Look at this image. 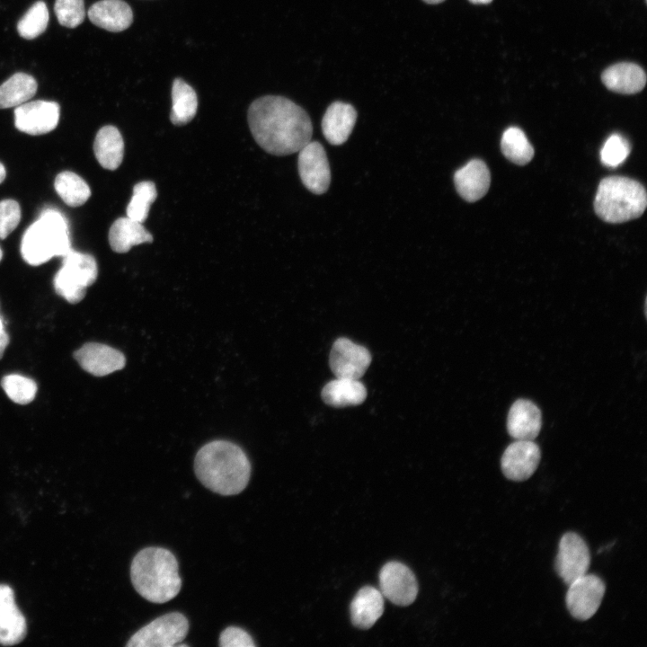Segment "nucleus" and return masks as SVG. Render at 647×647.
Returning <instances> with one entry per match:
<instances>
[{
	"instance_id": "obj_10",
	"label": "nucleus",
	"mask_w": 647,
	"mask_h": 647,
	"mask_svg": "<svg viewBox=\"0 0 647 647\" xmlns=\"http://www.w3.org/2000/svg\"><path fill=\"white\" fill-rule=\"evenodd\" d=\"M298 173L305 187L315 194L324 193L331 182L329 162L324 146L309 141L298 151Z\"/></svg>"
},
{
	"instance_id": "obj_40",
	"label": "nucleus",
	"mask_w": 647,
	"mask_h": 647,
	"mask_svg": "<svg viewBox=\"0 0 647 647\" xmlns=\"http://www.w3.org/2000/svg\"><path fill=\"white\" fill-rule=\"evenodd\" d=\"M423 1L427 4H439V3L443 2L444 0H423Z\"/></svg>"
},
{
	"instance_id": "obj_6",
	"label": "nucleus",
	"mask_w": 647,
	"mask_h": 647,
	"mask_svg": "<svg viewBox=\"0 0 647 647\" xmlns=\"http://www.w3.org/2000/svg\"><path fill=\"white\" fill-rule=\"evenodd\" d=\"M97 275L94 257L70 248L54 277L55 291L68 303L76 304L84 297L86 288L95 282Z\"/></svg>"
},
{
	"instance_id": "obj_11",
	"label": "nucleus",
	"mask_w": 647,
	"mask_h": 647,
	"mask_svg": "<svg viewBox=\"0 0 647 647\" xmlns=\"http://www.w3.org/2000/svg\"><path fill=\"white\" fill-rule=\"evenodd\" d=\"M380 592L397 606L412 604L418 593V584L413 572L403 563L389 562L379 572Z\"/></svg>"
},
{
	"instance_id": "obj_41",
	"label": "nucleus",
	"mask_w": 647,
	"mask_h": 647,
	"mask_svg": "<svg viewBox=\"0 0 647 647\" xmlns=\"http://www.w3.org/2000/svg\"><path fill=\"white\" fill-rule=\"evenodd\" d=\"M4 331V322L0 315V333L3 332Z\"/></svg>"
},
{
	"instance_id": "obj_38",
	"label": "nucleus",
	"mask_w": 647,
	"mask_h": 647,
	"mask_svg": "<svg viewBox=\"0 0 647 647\" xmlns=\"http://www.w3.org/2000/svg\"><path fill=\"white\" fill-rule=\"evenodd\" d=\"M6 172L4 164L0 163V183H2L5 178Z\"/></svg>"
},
{
	"instance_id": "obj_26",
	"label": "nucleus",
	"mask_w": 647,
	"mask_h": 647,
	"mask_svg": "<svg viewBox=\"0 0 647 647\" xmlns=\"http://www.w3.org/2000/svg\"><path fill=\"white\" fill-rule=\"evenodd\" d=\"M38 89L33 76L15 73L0 84V109L17 107L32 98Z\"/></svg>"
},
{
	"instance_id": "obj_2",
	"label": "nucleus",
	"mask_w": 647,
	"mask_h": 647,
	"mask_svg": "<svg viewBox=\"0 0 647 647\" xmlns=\"http://www.w3.org/2000/svg\"><path fill=\"white\" fill-rule=\"evenodd\" d=\"M194 472L208 490L225 496L238 494L247 486L251 464L244 450L227 440H213L196 454Z\"/></svg>"
},
{
	"instance_id": "obj_17",
	"label": "nucleus",
	"mask_w": 647,
	"mask_h": 647,
	"mask_svg": "<svg viewBox=\"0 0 647 647\" xmlns=\"http://www.w3.org/2000/svg\"><path fill=\"white\" fill-rule=\"evenodd\" d=\"M542 415L531 401L518 399L511 405L507 418L509 434L516 440H533L541 430Z\"/></svg>"
},
{
	"instance_id": "obj_4",
	"label": "nucleus",
	"mask_w": 647,
	"mask_h": 647,
	"mask_svg": "<svg viewBox=\"0 0 647 647\" xmlns=\"http://www.w3.org/2000/svg\"><path fill=\"white\" fill-rule=\"evenodd\" d=\"M70 248L66 217L54 208H47L24 232L21 253L28 264L38 266L54 256L63 257Z\"/></svg>"
},
{
	"instance_id": "obj_3",
	"label": "nucleus",
	"mask_w": 647,
	"mask_h": 647,
	"mask_svg": "<svg viewBox=\"0 0 647 647\" xmlns=\"http://www.w3.org/2000/svg\"><path fill=\"white\" fill-rule=\"evenodd\" d=\"M174 554L163 547L140 550L130 565V579L136 591L145 599L162 604L181 590L182 580Z\"/></svg>"
},
{
	"instance_id": "obj_31",
	"label": "nucleus",
	"mask_w": 647,
	"mask_h": 647,
	"mask_svg": "<svg viewBox=\"0 0 647 647\" xmlns=\"http://www.w3.org/2000/svg\"><path fill=\"white\" fill-rule=\"evenodd\" d=\"M49 23V11L43 1L33 4L17 23L21 37L33 40L45 31Z\"/></svg>"
},
{
	"instance_id": "obj_18",
	"label": "nucleus",
	"mask_w": 647,
	"mask_h": 647,
	"mask_svg": "<svg viewBox=\"0 0 647 647\" xmlns=\"http://www.w3.org/2000/svg\"><path fill=\"white\" fill-rule=\"evenodd\" d=\"M454 183L457 193L465 200L474 202L489 190L490 171L483 161L473 159L455 173Z\"/></svg>"
},
{
	"instance_id": "obj_23",
	"label": "nucleus",
	"mask_w": 647,
	"mask_h": 647,
	"mask_svg": "<svg viewBox=\"0 0 647 647\" xmlns=\"http://www.w3.org/2000/svg\"><path fill=\"white\" fill-rule=\"evenodd\" d=\"M150 242H153V235L142 223L129 217L116 219L109 231L111 248L119 253L129 252L134 245Z\"/></svg>"
},
{
	"instance_id": "obj_14",
	"label": "nucleus",
	"mask_w": 647,
	"mask_h": 647,
	"mask_svg": "<svg viewBox=\"0 0 647 647\" xmlns=\"http://www.w3.org/2000/svg\"><path fill=\"white\" fill-rule=\"evenodd\" d=\"M540 457V448L533 440H516L501 456L502 473L512 481L527 480L536 470Z\"/></svg>"
},
{
	"instance_id": "obj_30",
	"label": "nucleus",
	"mask_w": 647,
	"mask_h": 647,
	"mask_svg": "<svg viewBox=\"0 0 647 647\" xmlns=\"http://www.w3.org/2000/svg\"><path fill=\"white\" fill-rule=\"evenodd\" d=\"M157 191L153 182L143 181L133 188L132 197L127 206V217L143 223L149 212L151 204L155 200Z\"/></svg>"
},
{
	"instance_id": "obj_39",
	"label": "nucleus",
	"mask_w": 647,
	"mask_h": 647,
	"mask_svg": "<svg viewBox=\"0 0 647 647\" xmlns=\"http://www.w3.org/2000/svg\"><path fill=\"white\" fill-rule=\"evenodd\" d=\"M469 1L475 4H486L491 3L492 0H469Z\"/></svg>"
},
{
	"instance_id": "obj_21",
	"label": "nucleus",
	"mask_w": 647,
	"mask_h": 647,
	"mask_svg": "<svg viewBox=\"0 0 647 647\" xmlns=\"http://www.w3.org/2000/svg\"><path fill=\"white\" fill-rule=\"evenodd\" d=\"M601 79L608 90L623 94L636 93L646 84L644 70L630 62H621L607 67L602 73Z\"/></svg>"
},
{
	"instance_id": "obj_25",
	"label": "nucleus",
	"mask_w": 647,
	"mask_h": 647,
	"mask_svg": "<svg viewBox=\"0 0 647 647\" xmlns=\"http://www.w3.org/2000/svg\"><path fill=\"white\" fill-rule=\"evenodd\" d=\"M367 397V389L359 379L336 377L322 390L324 402L333 407L360 404Z\"/></svg>"
},
{
	"instance_id": "obj_33",
	"label": "nucleus",
	"mask_w": 647,
	"mask_h": 647,
	"mask_svg": "<svg viewBox=\"0 0 647 647\" xmlns=\"http://www.w3.org/2000/svg\"><path fill=\"white\" fill-rule=\"evenodd\" d=\"M54 11L58 22L67 28L77 27L85 17L84 0H56Z\"/></svg>"
},
{
	"instance_id": "obj_36",
	"label": "nucleus",
	"mask_w": 647,
	"mask_h": 647,
	"mask_svg": "<svg viewBox=\"0 0 647 647\" xmlns=\"http://www.w3.org/2000/svg\"><path fill=\"white\" fill-rule=\"evenodd\" d=\"M221 647H254L252 636L244 629L236 626L226 627L219 635Z\"/></svg>"
},
{
	"instance_id": "obj_12",
	"label": "nucleus",
	"mask_w": 647,
	"mask_h": 647,
	"mask_svg": "<svg viewBox=\"0 0 647 647\" xmlns=\"http://www.w3.org/2000/svg\"><path fill=\"white\" fill-rule=\"evenodd\" d=\"M59 113L56 102H26L15 107L14 125L18 130L31 136L46 134L58 126Z\"/></svg>"
},
{
	"instance_id": "obj_1",
	"label": "nucleus",
	"mask_w": 647,
	"mask_h": 647,
	"mask_svg": "<svg viewBox=\"0 0 647 647\" xmlns=\"http://www.w3.org/2000/svg\"><path fill=\"white\" fill-rule=\"evenodd\" d=\"M248 124L256 143L274 155L298 152L311 141L313 126L306 111L276 95L256 99L248 109Z\"/></svg>"
},
{
	"instance_id": "obj_13",
	"label": "nucleus",
	"mask_w": 647,
	"mask_h": 647,
	"mask_svg": "<svg viewBox=\"0 0 647 647\" xmlns=\"http://www.w3.org/2000/svg\"><path fill=\"white\" fill-rule=\"evenodd\" d=\"M371 362L369 351L347 338L337 339L330 353V368L336 377L359 379Z\"/></svg>"
},
{
	"instance_id": "obj_32",
	"label": "nucleus",
	"mask_w": 647,
	"mask_h": 647,
	"mask_svg": "<svg viewBox=\"0 0 647 647\" xmlns=\"http://www.w3.org/2000/svg\"><path fill=\"white\" fill-rule=\"evenodd\" d=\"M1 386L6 395L18 404L31 403L37 393L35 381L18 374L4 376L1 380Z\"/></svg>"
},
{
	"instance_id": "obj_19",
	"label": "nucleus",
	"mask_w": 647,
	"mask_h": 647,
	"mask_svg": "<svg viewBox=\"0 0 647 647\" xmlns=\"http://www.w3.org/2000/svg\"><path fill=\"white\" fill-rule=\"evenodd\" d=\"M357 120V111L349 103L332 102L322 120V131L332 145H341L347 141Z\"/></svg>"
},
{
	"instance_id": "obj_37",
	"label": "nucleus",
	"mask_w": 647,
	"mask_h": 647,
	"mask_svg": "<svg viewBox=\"0 0 647 647\" xmlns=\"http://www.w3.org/2000/svg\"><path fill=\"white\" fill-rule=\"evenodd\" d=\"M9 344V335L5 331L0 333V359H2L4 352Z\"/></svg>"
},
{
	"instance_id": "obj_27",
	"label": "nucleus",
	"mask_w": 647,
	"mask_h": 647,
	"mask_svg": "<svg viewBox=\"0 0 647 647\" xmlns=\"http://www.w3.org/2000/svg\"><path fill=\"white\" fill-rule=\"evenodd\" d=\"M172 110L170 120L173 124L182 126L196 115L198 98L193 88L181 78H176L172 86Z\"/></svg>"
},
{
	"instance_id": "obj_35",
	"label": "nucleus",
	"mask_w": 647,
	"mask_h": 647,
	"mask_svg": "<svg viewBox=\"0 0 647 647\" xmlns=\"http://www.w3.org/2000/svg\"><path fill=\"white\" fill-rule=\"evenodd\" d=\"M21 220V208L13 199L0 201V239L7 237Z\"/></svg>"
},
{
	"instance_id": "obj_16",
	"label": "nucleus",
	"mask_w": 647,
	"mask_h": 647,
	"mask_svg": "<svg viewBox=\"0 0 647 647\" xmlns=\"http://www.w3.org/2000/svg\"><path fill=\"white\" fill-rule=\"evenodd\" d=\"M26 634V619L16 606L13 589L9 585L0 584V644H18Z\"/></svg>"
},
{
	"instance_id": "obj_8",
	"label": "nucleus",
	"mask_w": 647,
	"mask_h": 647,
	"mask_svg": "<svg viewBox=\"0 0 647 647\" xmlns=\"http://www.w3.org/2000/svg\"><path fill=\"white\" fill-rule=\"evenodd\" d=\"M566 607L576 619L585 621L598 611L603 599L606 587L597 575L584 574L568 585Z\"/></svg>"
},
{
	"instance_id": "obj_22",
	"label": "nucleus",
	"mask_w": 647,
	"mask_h": 647,
	"mask_svg": "<svg viewBox=\"0 0 647 647\" xmlns=\"http://www.w3.org/2000/svg\"><path fill=\"white\" fill-rule=\"evenodd\" d=\"M352 624L360 629H368L384 611V596L380 590L366 586L361 588L350 603Z\"/></svg>"
},
{
	"instance_id": "obj_7",
	"label": "nucleus",
	"mask_w": 647,
	"mask_h": 647,
	"mask_svg": "<svg viewBox=\"0 0 647 647\" xmlns=\"http://www.w3.org/2000/svg\"><path fill=\"white\" fill-rule=\"evenodd\" d=\"M187 617L180 612L163 615L137 631L127 647H173L186 637Z\"/></svg>"
},
{
	"instance_id": "obj_15",
	"label": "nucleus",
	"mask_w": 647,
	"mask_h": 647,
	"mask_svg": "<svg viewBox=\"0 0 647 647\" xmlns=\"http://www.w3.org/2000/svg\"><path fill=\"white\" fill-rule=\"evenodd\" d=\"M75 359L86 372L103 377L124 368L126 359L118 350L108 345L88 342L73 354Z\"/></svg>"
},
{
	"instance_id": "obj_28",
	"label": "nucleus",
	"mask_w": 647,
	"mask_h": 647,
	"mask_svg": "<svg viewBox=\"0 0 647 647\" xmlns=\"http://www.w3.org/2000/svg\"><path fill=\"white\" fill-rule=\"evenodd\" d=\"M54 187L62 200L70 207L82 206L91 196V190L84 180L69 171L57 175Z\"/></svg>"
},
{
	"instance_id": "obj_34",
	"label": "nucleus",
	"mask_w": 647,
	"mask_h": 647,
	"mask_svg": "<svg viewBox=\"0 0 647 647\" xmlns=\"http://www.w3.org/2000/svg\"><path fill=\"white\" fill-rule=\"evenodd\" d=\"M631 147L629 142L620 134L611 135L600 151L601 162L609 167L621 164L628 156Z\"/></svg>"
},
{
	"instance_id": "obj_5",
	"label": "nucleus",
	"mask_w": 647,
	"mask_h": 647,
	"mask_svg": "<svg viewBox=\"0 0 647 647\" xmlns=\"http://www.w3.org/2000/svg\"><path fill=\"white\" fill-rule=\"evenodd\" d=\"M646 204V191L640 182L627 177L609 176L598 184L594 209L599 218L616 224L640 217Z\"/></svg>"
},
{
	"instance_id": "obj_42",
	"label": "nucleus",
	"mask_w": 647,
	"mask_h": 647,
	"mask_svg": "<svg viewBox=\"0 0 647 647\" xmlns=\"http://www.w3.org/2000/svg\"><path fill=\"white\" fill-rule=\"evenodd\" d=\"M2 256H3V253H2V250H1V248H0V261H1V259H2Z\"/></svg>"
},
{
	"instance_id": "obj_20",
	"label": "nucleus",
	"mask_w": 647,
	"mask_h": 647,
	"mask_svg": "<svg viewBox=\"0 0 647 647\" xmlns=\"http://www.w3.org/2000/svg\"><path fill=\"white\" fill-rule=\"evenodd\" d=\"M88 18L94 25L109 31L128 29L133 21L130 6L122 0H101L88 10Z\"/></svg>"
},
{
	"instance_id": "obj_24",
	"label": "nucleus",
	"mask_w": 647,
	"mask_h": 647,
	"mask_svg": "<svg viewBox=\"0 0 647 647\" xmlns=\"http://www.w3.org/2000/svg\"><path fill=\"white\" fill-rule=\"evenodd\" d=\"M93 151L99 164L105 169H117L124 155V141L119 129L111 125L101 128L95 137Z\"/></svg>"
},
{
	"instance_id": "obj_9",
	"label": "nucleus",
	"mask_w": 647,
	"mask_h": 647,
	"mask_svg": "<svg viewBox=\"0 0 647 647\" xmlns=\"http://www.w3.org/2000/svg\"><path fill=\"white\" fill-rule=\"evenodd\" d=\"M589 564L590 554L584 539L577 533H565L560 539L554 563L559 577L569 585L586 574Z\"/></svg>"
},
{
	"instance_id": "obj_29",
	"label": "nucleus",
	"mask_w": 647,
	"mask_h": 647,
	"mask_svg": "<svg viewBox=\"0 0 647 647\" xmlns=\"http://www.w3.org/2000/svg\"><path fill=\"white\" fill-rule=\"evenodd\" d=\"M502 154L512 163L524 165L534 156V148L525 133L517 127L507 129L501 140Z\"/></svg>"
}]
</instances>
